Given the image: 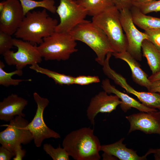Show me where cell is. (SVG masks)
<instances>
[{
	"mask_svg": "<svg viewBox=\"0 0 160 160\" xmlns=\"http://www.w3.org/2000/svg\"><path fill=\"white\" fill-rule=\"evenodd\" d=\"M6 4V0L0 3V12L3 10Z\"/></svg>",
	"mask_w": 160,
	"mask_h": 160,
	"instance_id": "38",
	"label": "cell"
},
{
	"mask_svg": "<svg viewBox=\"0 0 160 160\" xmlns=\"http://www.w3.org/2000/svg\"><path fill=\"white\" fill-rule=\"evenodd\" d=\"M100 80L97 76L80 75L74 77V84L81 85H87L99 83Z\"/></svg>",
	"mask_w": 160,
	"mask_h": 160,
	"instance_id": "28",
	"label": "cell"
},
{
	"mask_svg": "<svg viewBox=\"0 0 160 160\" xmlns=\"http://www.w3.org/2000/svg\"><path fill=\"white\" fill-rule=\"evenodd\" d=\"M26 99L15 94H12L0 102V119L9 121L16 116L24 117L23 111L27 105Z\"/></svg>",
	"mask_w": 160,
	"mask_h": 160,
	"instance_id": "15",
	"label": "cell"
},
{
	"mask_svg": "<svg viewBox=\"0 0 160 160\" xmlns=\"http://www.w3.org/2000/svg\"><path fill=\"white\" fill-rule=\"evenodd\" d=\"M101 87L104 91L108 94L113 93L117 96L122 102L120 105L121 110L124 112L132 108H135L140 112H149L158 111L155 108L146 107L127 95L118 90L110 84L108 79L103 80Z\"/></svg>",
	"mask_w": 160,
	"mask_h": 160,
	"instance_id": "16",
	"label": "cell"
},
{
	"mask_svg": "<svg viewBox=\"0 0 160 160\" xmlns=\"http://www.w3.org/2000/svg\"><path fill=\"white\" fill-rule=\"evenodd\" d=\"M117 59L123 60L126 62L130 68L133 81L138 85L147 89L148 91L151 82L148 79V75L140 68L137 60L127 51L112 53Z\"/></svg>",
	"mask_w": 160,
	"mask_h": 160,
	"instance_id": "17",
	"label": "cell"
},
{
	"mask_svg": "<svg viewBox=\"0 0 160 160\" xmlns=\"http://www.w3.org/2000/svg\"><path fill=\"white\" fill-rule=\"evenodd\" d=\"M148 79L151 82L160 80V71L154 74H152Z\"/></svg>",
	"mask_w": 160,
	"mask_h": 160,
	"instance_id": "36",
	"label": "cell"
},
{
	"mask_svg": "<svg viewBox=\"0 0 160 160\" xmlns=\"http://www.w3.org/2000/svg\"><path fill=\"white\" fill-rule=\"evenodd\" d=\"M103 73L116 84L124 89L128 92L136 96L143 105L151 108L160 109L159 93L136 90L127 83L124 77L112 69L109 65L104 68Z\"/></svg>",
	"mask_w": 160,
	"mask_h": 160,
	"instance_id": "11",
	"label": "cell"
},
{
	"mask_svg": "<svg viewBox=\"0 0 160 160\" xmlns=\"http://www.w3.org/2000/svg\"><path fill=\"white\" fill-rule=\"evenodd\" d=\"M39 45L37 48L46 61L66 60L78 51L76 41L68 33L54 32Z\"/></svg>",
	"mask_w": 160,
	"mask_h": 160,
	"instance_id": "5",
	"label": "cell"
},
{
	"mask_svg": "<svg viewBox=\"0 0 160 160\" xmlns=\"http://www.w3.org/2000/svg\"><path fill=\"white\" fill-rule=\"evenodd\" d=\"M155 0H132V2L141 3H149Z\"/></svg>",
	"mask_w": 160,
	"mask_h": 160,
	"instance_id": "37",
	"label": "cell"
},
{
	"mask_svg": "<svg viewBox=\"0 0 160 160\" xmlns=\"http://www.w3.org/2000/svg\"><path fill=\"white\" fill-rule=\"evenodd\" d=\"M15 156L14 153L3 146L0 147V160H9Z\"/></svg>",
	"mask_w": 160,
	"mask_h": 160,
	"instance_id": "31",
	"label": "cell"
},
{
	"mask_svg": "<svg viewBox=\"0 0 160 160\" xmlns=\"http://www.w3.org/2000/svg\"><path fill=\"white\" fill-rule=\"evenodd\" d=\"M115 7L119 11L124 9H130L133 6L132 0H113Z\"/></svg>",
	"mask_w": 160,
	"mask_h": 160,
	"instance_id": "30",
	"label": "cell"
},
{
	"mask_svg": "<svg viewBox=\"0 0 160 160\" xmlns=\"http://www.w3.org/2000/svg\"><path fill=\"white\" fill-rule=\"evenodd\" d=\"M34 100L37 108L35 115L32 121L29 123L27 128L32 134L36 146H41L43 141L46 139L61 138L59 134L48 127L44 120L43 114L45 108L49 103V100L41 97L37 92L33 94Z\"/></svg>",
	"mask_w": 160,
	"mask_h": 160,
	"instance_id": "9",
	"label": "cell"
},
{
	"mask_svg": "<svg viewBox=\"0 0 160 160\" xmlns=\"http://www.w3.org/2000/svg\"><path fill=\"white\" fill-rule=\"evenodd\" d=\"M159 110L160 111V109ZM148 152L149 154H153L155 160H160V148L156 149H150Z\"/></svg>",
	"mask_w": 160,
	"mask_h": 160,
	"instance_id": "34",
	"label": "cell"
},
{
	"mask_svg": "<svg viewBox=\"0 0 160 160\" xmlns=\"http://www.w3.org/2000/svg\"><path fill=\"white\" fill-rule=\"evenodd\" d=\"M124 138L112 144L101 145L100 151L113 155L120 160H146L148 155L147 153L144 155L140 156L136 151L127 148L126 144L123 143Z\"/></svg>",
	"mask_w": 160,
	"mask_h": 160,
	"instance_id": "18",
	"label": "cell"
},
{
	"mask_svg": "<svg viewBox=\"0 0 160 160\" xmlns=\"http://www.w3.org/2000/svg\"><path fill=\"white\" fill-rule=\"evenodd\" d=\"M58 24L57 20L50 17L45 9L30 11L24 17L14 36L33 44H39L44 38L55 32Z\"/></svg>",
	"mask_w": 160,
	"mask_h": 160,
	"instance_id": "2",
	"label": "cell"
},
{
	"mask_svg": "<svg viewBox=\"0 0 160 160\" xmlns=\"http://www.w3.org/2000/svg\"><path fill=\"white\" fill-rule=\"evenodd\" d=\"M26 153L25 150L22 149L21 146L19 147L16 151L14 160H21L25 156Z\"/></svg>",
	"mask_w": 160,
	"mask_h": 160,
	"instance_id": "32",
	"label": "cell"
},
{
	"mask_svg": "<svg viewBox=\"0 0 160 160\" xmlns=\"http://www.w3.org/2000/svg\"><path fill=\"white\" fill-rule=\"evenodd\" d=\"M108 94L104 91H101L90 100L86 113L88 119L93 125L95 124V118L99 113H110L122 103L116 95Z\"/></svg>",
	"mask_w": 160,
	"mask_h": 160,
	"instance_id": "14",
	"label": "cell"
},
{
	"mask_svg": "<svg viewBox=\"0 0 160 160\" xmlns=\"http://www.w3.org/2000/svg\"><path fill=\"white\" fill-rule=\"evenodd\" d=\"M119 12L120 22L127 41V51L137 61H141L142 57V44L144 40H148V36L135 27L130 9H124Z\"/></svg>",
	"mask_w": 160,
	"mask_h": 160,
	"instance_id": "10",
	"label": "cell"
},
{
	"mask_svg": "<svg viewBox=\"0 0 160 160\" xmlns=\"http://www.w3.org/2000/svg\"><path fill=\"white\" fill-rule=\"evenodd\" d=\"M13 46V39L11 35L0 31V54L3 55L10 50Z\"/></svg>",
	"mask_w": 160,
	"mask_h": 160,
	"instance_id": "27",
	"label": "cell"
},
{
	"mask_svg": "<svg viewBox=\"0 0 160 160\" xmlns=\"http://www.w3.org/2000/svg\"><path fill=\"white\" fill-rule=\"evenodd\" d=\"M143 56L147 60L152 74L160 71V52L147 39L144 40L141 45Z\"/></svg>",
	"mask_w": 160,
	"mask_h": 160,
	"instance_id": "19",
	"label": "cell"
},
{
	"mask_svg": "<svg viewBox=\"0 0 160 160\" xmlns=\"http://www.w3.org/2000/svg\"><path fill=\"white\" fill-rule=\"evenodd\" d=\"M87 11L88 15L93 17L114 6L113 0H76Z\"/></svg>",
	"mask_w": 160,
	"mask_h": 160,
	"instance_id": "21",
	"label": "cell"
},
{
	"mask_svg": "<svg viewBox=\"0 0 160 160\" xmlns=\"http://www.w3.org/2000/svg\"><path fill=\"white\" fill-rule=\"evenodd\" d=\"M149 92L160 93V80L151 82Z\"/></svg>",
	"mask_w": 160,
	"mask_h": 160,
	"instance_id": "33",
	"label": "cell"
},
{
	"mask_svg": "<svg viewBox=\"0 0 160 160\" xmlns=\"http://www.w3.org/2000/svg\"><path fill=\"white\" fill-rule=\"evenodd\" d=\"M94 132L89 127L72 131L64 138L63 148L74 160H99L101 145Z\"/></svg>",
	"mask_w": 160,
	"mask_h": 160,
	"instance_id": "1",
	"label": "cell"
},
{
	"mask_svg": "<svg viewBox=\"0 0 160 160\" xmlns=\"http://www.w3.org/2000/svg\"><path fill=\"white\" fill-rule=\"evenodd\" d=\"M69 33L74 40L89 47L97 56L95 61L102 66L108 53L116 52L104 31L92 21L78 25Z\"/></svg>",
	"mask_w": 160,
	"mask_h": 160,
	"instance_id": "3",
	"label": "cell"
},
{
	"mask_svg": "<svg viewBox=\"0 0 160 160\" xmlns=\"http://www.w3.org/2000/svg\"><path fill=\"white\" fill-rule=\"evenodd\" d=\"M25 15L19 0H6V4L0 14V31L11 35L14 34Z\"/></svg>",
	"mask_w": 160,
	"mask_h": 160,
	"instance_id": "13",
	"label": "cell"
},
{
	"mask_svg": "<svg viewBox=\"0 0 160 160\" xmlns=\"http://www.w3.org/2000/svg\"><path fill=\"white\" fill-rule=\"evenodd\" d=\"M130 10L134 23L139 28L144 31L160 28V18L147 15L134 6Z\"/></svg>",
	"mask_w": 160,
	"mask_h": 160,
	"instance_id": "20",
	"label": "cell"
},
{
	"mask_svg": "<svg viewBox=\"0 0 160 160\" xmlns=\"http://www.w3.org/2000/svg\"><path fill=\"white\" fill-rule=\"evenodd\" d=\"M132 4L133 6L137 7L142 13L145 15L153 12L160 11V0L146 3L132 2Z\"/></svg>",
	"mask_w": 160,
	"mask_h": 160,
	"instance_id": "26",
	"label": "cell"
},
{
	"mask_svg": "<svg viewBox=\"0 0 160 160\" xmlns=\"http://www.w3.org/2000/svg\"><path fill=\"white\" fill-rule=\"evenodd\" d=\"M125 118L130 124L128 134L138 130L146 134L160 135V111L140 112Z\"/></svg>",
	"mask_w": 160,
	"mask_h": 160,
	"instance_id": "12",
	"label": "cell"
},
{
	"mask_svg": "<svg viewBox=\"0 0 160 160\" xmlns=\"http://www.w3.org/2000/svg\"><path fill=\"white\" fill-rule=\"evenodd\" d=\"M38 0V1H41V0Z\"/></svg>",
	"mask_w": 160,
	"mask_h": 160,
	"instance_id": "39",
	"label": "cell"
},
{
	"mask_svg": "<svg viewBox=\"0 0 160 160\" xmlns=\"http://www.w3.org/2000/svg\"><path fill=\"white\" fill-rule=\"evenodd\" d=\"M56 12L60 22L55 28V32L69 33L78 25L89 21L85 19L87 10L76 0H60Z\"/></svg>",
	"mask_w": 160,
	"mask_h": 160,
	"instance_id": "7",
	"label": "cell"
},
{
	"mask_svg": "<svg viewBox=\"0 0 160 160\" xmlns=\"http://www.w3.org/2000/svg\"><path fill=\"white\" fill-rule=\"evenodd\" d=\"M102 155L103 160H116L118 158L114 156L103 152Z\"/></svg>",
	"mask_w": 160,
	"mask_h": 160,
	"instance_id": "35",
	"label": "cell"
},
{
	"mask_svg": "<svg viewBox=\"0 0 160 160\" xmlns=\"http://www.w3.org/2000/svg\"><path fill=\"white\" fill-rule=\"evenodd\" d=\"M144 32L148 36V40L160 52V28L147 30Z\"/></svg>",
	"mask_w": 160,
	"mask_h": 160,
	"instance_id": "29",
	"label": "cell"
},
{
	"mask_svg": "<svg viewBox=\"0 0 160 160\" xmlns=\"http://www.w3.org/2000/svg\"><path fill=\"white\" fill-rule=\"evenodd\" d=\"M13 44L17 48L16 52L10 50L3 55L8 65L15 66L17 69L22 70L28 65H31L42 62V57L36 44L19 39H13Z\"/></svg>",
	"mask_w": 160,
	"mask_h": 160,
	"instance_id": "8",
	"label": "cell"
},
{
	"mask_svg": "<svg viewBox=\"0 0 160 160\" xmlns=\"http://www.w3.org/2000/svg\"><path fill=\"white\" fill-rule=\"evenodd\" d=\"M92 22L105 33L116 52L127 51V41L120 19V12L115 6L92 17Z\"/></svg>",
	"mask_w": 160,
	"mask_h": 160,
	"instance_id": "4",
	"label": "cell"
},
{
	"mask_svg": "<svg viewBox=\"0 0 160 160\" xmlns=\"http://www.w3.org/2000/svg\"><path fill=\"white\" fill-rule=\"evenodd\" d=\"M43 149L53 160H69V156L67 151L63 148H61L60 145L55 148L51 144L45 143L43 145Z\"/></svg>",
	"mask_w": 160,
	"mask_h": 160,
	"instance_id": "25",
	"label": "cell"
},
{
	"mask_svg": "<svg viewBox=\"0 0 160 160\" xmlns=\"http://www.w3.org/2000/svg\"><path fill=\"white\" fill-rule=\"evenodd\" d=\"M20 3L25 15L28 12L35 8L41 7L46 9L52 13L56 12L57 8L54 0H19Z\"/></svg>",
	"mask_w": 160,
	"mask_h": 160,
	"instance_id": "23",
	"label": "cell"
},
{
	"mask_svg": "<svg viewBox=\"0 0 160 160\" xmlns=\"http://www.w3.org/2000/svg\"><path fill=\"white\" fill-rule=\"evenodd\" d=\"M29 68L37 73L45 75L52 79L56 84L60 85L74 84V77L69 75L58 73L39 66L38 64L31 65Z\"/></svg>",
	"mask_w": 160,
	"mask_h": 160,
	"instance_id": "22",
	"label": "cell"
},
{
	"mask_svg": "<svg viewBox=\"0 0 160 160\" xmlns=\"http://www.w3.org/2000/svg\"><path fill=\"white\" fill-rule=\"evenodd\" d=\"M5 65L3 62L0 61V84L5 87L10 86H16L23 81H31L30 79H14L12 78V76L17 75L19 76H22L23 74L22 70L17 69L14 71L7 73L3 69Z\"/></svg>",
	"mask_w": 160,
	"mask_h": 160,
	"instance_id": "24",
	"label": "cell"
},
{
	"mask_svg": "<svg viewBox=\"0 0 160 160\" xmlns=\"http://www.w3.org/2000/svg\"><path fill=\"white\" fill-rule=\"evenodd\" d=\"M24 117L16 116L9 121L7 127L0 132V144L15 155L22 144H27L33 139L27 128L29 122Z\"/></svg>",
	"mask_w": 160,
	"mask_h": 160,
	"instance_id": "6",
	"label": "cell"
}]
</instances>
